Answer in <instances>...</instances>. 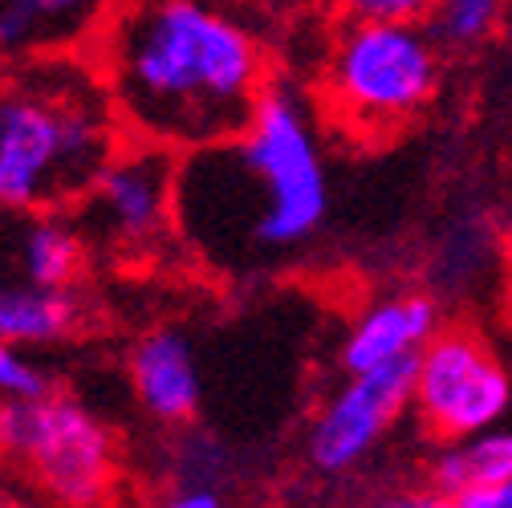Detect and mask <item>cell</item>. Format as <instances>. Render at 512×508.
I'll return each instance as SVG.
<instances>
[{"mask_svg":"<svg viewBox=\"0 0 512 508\" xmlns=\"http://www.w3.org/2000/svg\"><path fill=\"white\" fill-rule=\"evenodd\" d=\"M468 508H512V480H504L500 488H488V492H476L464 500Z\"/></svg>","mask_w":512,"mask_h":508,"instance_id":"44dd1931","label":"cell"},{"mask_svg":"<svg viewBox=\"0 0 512 508\" xmlns=\"http://www.w3.org/2000/svg\"><path fill=\"white\" fill-rule=\"evenodd\" d=\"M439 330H443V305L435 293H423V289L382 293L350 317L338 346V362L346 374L403 366V362H415Z\"/></svg>","mask_w":512,"mask_h":508,"instance_id":"9c48e42d","label":"cell"},{"mask_svg":"<svg viewBox=\"0 0 512 508\" xmlns=\"http://www.w3.org/2000/svg\"><path fill=\"white\" fill-rule=\"evenodd\" d=\"M78 326V301L70 289H41L29 281L0 277V342L9 346H49L70 338Z\"/></svg>","mask_w":512,"mask_h":508,"instance_id":"5bb4252c","label":"cell"},{"mask_svg":"<svg viewBox=\"0 0 512 508\" xmlns=\"http://www.w3.org/2000/svg\"><path fill=\"white\" fill-rule=\"evenodd\" d=\"M0 460L17 464L53 504L98 508L114 484L106 423L66 395L0 399Z\"/></svg>","mask_w":512,"mask_h":508,"instance_id":"5b68a950","label":"cell"},{"mask_svg":"<svg viewBox=\"0 0 512 508\" xmlns=\"http://www.w3.org/2000/svg\"><path fill=\"white\" fill-rule=\"evenodd\" d=\"M411 366L415 362L346 374L322 399L305 431V460L313 472L350 476L391 439L411 415Z\"/></svg>","mask_w":512,"mask_h":508,"instance_id":"ba28073f","label":"cell"},{"mask_svg":"<svg viewBox=\"0 0 512 508\" xmlns=\"http://www.w3.org/2000/svg\"><path fill=\"white\" fill-rule=\"evenodd\" d=\"M118 114L86 53L0 74V208L66 212L118 151Z\"/></svg>","mask_w":512,"mask_h":508,"instance_id":"3957f363","label":"cell"},{"mask_svg":"<svg viewBox=\"0 0 512 508\" xmlns=\"http://www.w3.org/2000/svg\"><path fill=\"white\" fill-rule=\"evenodd\" d=\"M90 57L122 131L175 155L240 135L273 86L232 0H114Z\"/></svg>","mask_w":512,"mask_h":508,"instance_id":"6da1fadb","label":"cell"},{"mask_svg":"<svg viewBox=\"0 0 512 508\" xmlns=\"http://www.w3.org/2000/svg\"><path fill=\"white\" fill-rule=\"evenodd\" d=\"M114 0H0V74L41 57L90 53Z\"/></svg>","mask_w":512,"mask_h":508,"instance_id":"30bf717a","label":"cell"},{"mask_svg":"<svg viewBox=\"0 0 512 508\" xmlns=\"http://www.w3.org/2000/svg\"><path fill=\"white\" fill-rule=\"evenodd\" d=\"M504 5L508 0H435L427 25L443 49H476L496 33Z\"/></svg>","mask_w":512,"mask_h":508,"instance_id":"9a60e30c","label":"cell"},{"mask_svg":"<svg viewBox=\"0 0 512 508\" xmlns=\"http://www.w3.org/2000/svg\"><path fill=\"white\" fill-rule=\"evenodd\" d=\"M179 155L155 143H122L74 204V224L90 248L114 257H147L175 236Z\"/></svg>","mask_w":512,"mask_h":508,"instance_id":"52a82bcc","label":"cell"},{"mask_svg":"<svg viewBox=\"0 0 512 508\" xmlns=\"http://www.w3.org/2000/svg\"><path fill=\"white\" fill-rule=\"evenodd\" d=\"M370 508H468V504L423 484V488H403V492H382Z\"/></svg>","mask_w":512,"mask_h":508,"instance_id":"ac0fdd59","label":"cell"},{"mask_svg":"<svg viewBox=\"0 0 512 508\" xmlns=\"http://www.w3.org/2000/svg\"><path fill=\"white\" fill-rule=\"evenodd\" d=\"M131 387L147 415L159 423H187L200 411L204 378L196 346L183 330H151L131 350Z\"/></svg>","mask_w":512,"mask_h":508,"instance_id":"7c38bea8","label":"cell"},{"mask_svg":"<svg viewBox=\"0 0 512 508\" xmlns=\"http://www.w3.org/2000/svg\"><path fill=\"white\" fill-rule=\"evenodd\" d=\"M49 395V374L21 350L0 342V399H41Z\"/></svg>","mask_w":512,"mask_h":508,"instance_id":"2e32d148","label":"cell"},{"mask_svg":"<svg viewBox=\"0 0 512 508\" xmlns=\"http://www.w3.org/2000/svg\"><path fill=\"white\" fill-rule=\"evenodd\" d=\"M163 508H224V496L212 480H183L167 500Z\"/></svg>","mask_w":512,"mask_h":508,"instance_id":"d6986e66","label":"cell"},{"mask_svg":"<svg viewBox=\"0 0 512 508\" xmlns=\"http://www.w3.org/2000/svg\"><path fill=\"white\" fill-rule=\"evenodd\" d=\"M252 5H261L265 13H277V17H313L342 5V0H252Z\"/></svg>","mask_w":512,"mask_h":508,"instance_id":"ffe728a7","label":"cell"},{"mask_svg":"<svg viewBox=\"0 0 512 508\" xmlns=\"http://www.w3.org/2000/svg\"><path fill=\"white\" fill-rule=\"evenodd\" d=\"M423 472H427V488L456 500L500 488L504 480H512V427L500 423L468 439L435 443Z\"/></svg>","mask_w":512,"mask_h":508,"instance_id":"4fadbf2b","label":"cell"},{"mask_svg":"<svg viewBox=\"0 0 512 508\" xmlns=\"http://www.w3.org/2000/svg\"><path fill=\"white\" fill-rule=\"evenodd\" d=\"M326 220L330 163L297 86H269L240 135L179 155L175 240L224 277L301 257Z\"/></svg>","mask_w":512,"mask_h":508,"instance_id":"7a4b0ae2","label":"cell"},{"mask_svg":"<svg viewBox=\"0 0 512 508\" xmlns=\"http://www.w3.org/2000/svg\"><path fill=\"white\" fill-rule=\"evenodd\" d=\"M504 313H508V322H512V261H508V277H504Z\"/></svg>","mask_w":512,"mask_h":508,"instance_id":"7402d4cb","label":"cell"},{"mask_svg":"<svg viewBox=\"0 0 512 508\" xmlns=\"http://www.w3.org/2000/svg\"><path fill=\"white\" fill-rule=\"evenodd\" d=\"M443 45L427 21L346 17L322 53V98L350 135L387 139L439 94Z\"/></svg>","mask_w":512,"mask_h":508,"instance_id":"277c9868","label":"cell"},{"mask_svg":"<svg viewBox=\"0 0 512 508\" xmlns=\"http://www.w3.org/2000/svg\"><path fill=\"white\" fill-rule=\"evenodd\" d=\"M512 411V370L476 326H443L411 366V415L431 443L500 427Z\"/></svg>","mask_w":512,"mask_h":508,"instance_id":"8992f818","label":"cell"},{"mask_svg":"<svg viewBox=\"0 0 512 508\" xmlns=\"http://www.w3.org/2000/svg\"><path fill=\"white\" fill-rule=\"evenodd\" d=\"M346 17H370V21H427L435 0H342Z\"/></svg>","mask_w":512,"mask_h":508,"instance_id":"e0dca14e","label":"cell"},{"mask_svg":"<svg viewBox=\"0 0 512 508\" xmlns=\"http://www.w3.org/2000/svg\"><path fill=\"white\" fill-rule=\"evenodd\" d=\"M86 236L70 212H5L0 208V277L41 289H70L86 261Z\"/></svg>","mask_w":512,"mask_h":508,"instance_id":"8fae6325","label":"cell"},{"mask_svg":"<svg viewBox=\"0 0 512 508\" xmlns=\"http://www.w3.org/2000/svg\"><path fill=\"white\" fill-rule=\"evenodd\" d=\"M0 508H21V504H13V500H0Z\"/></svg>","mask_w":512,"mask_h":508,"instance_id":"603a6c76","label":"cell"}]
</instances>
